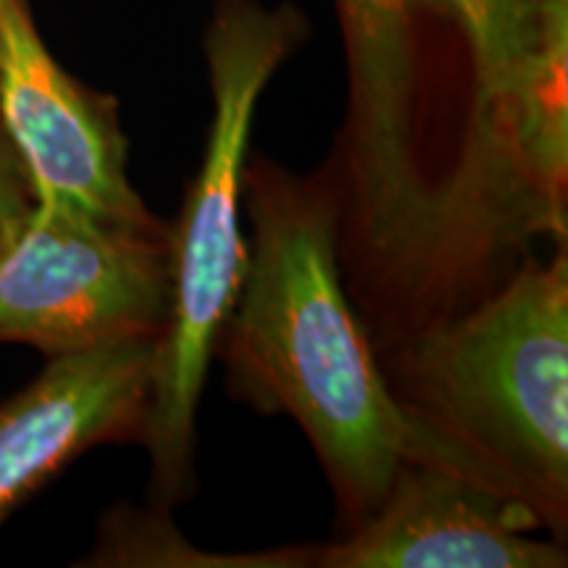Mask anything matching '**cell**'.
Listing matches in <instances>:
<instances>
[{"instance_id":"8","label":"cell","mask_w":568,"mask_h":568,"mask_svg":"<svg viewBox=\"0 0 568 568\" xmlns=\"http://www.w3.org/2000/svg\"><path fill=\"white\" fill-rule=\"evenodd\" d=\"M155 339L53 355L38 379L0 403V527L92 447L142 439Z\"/></svg>"},{"instance_id":"4","label":"cell","mask_w":568,"mask_h":568,"mask_svg":"<svg viewBox=\"0 0 568 568\" xmlns=\"http://www.w3.org/2000/svg\"><path fill=\"white\" fill-rule=\"evenodd\" d=\"M351 61V122L372 237L416 224L426 197L410 166L416 101V21L426 11L458 27L471 55V126L508 95L542 38L556 0H337Z\"/></svg>"},{"instance_id":"9","label":"cell","mask_w":568,"mask_h":568,"mask_svg":"<svg viewBox=\"0 0 568 568\" xmlns=\"http://www.w3.org/2000/svg\"><path fill=\"white\" fill-rule=\"evenodd\" d=\"M34 195L30 174H27L24 161L0 122V237L17 230L21 219L32 211Z\"/></svg>"},{"instance_id":"2","label":"cell","mask_w":568,"mask_h":568,"mask_svg":"<svg viewBox=\"0 0 568 568\" xmlns=\"http://www.w3.org/2000/svg\"><path fill=\"white\" fill-rule=\"evenodd\" d=\"M301 40L303 19L293 9H264L255 0H222L205 34L213 119L201 172L169 234L172 301L155 339L142 432L155 506L187 493L197 406L247 264L243 195L255 105Z\"/></svg>"},{"instance_id":"3","label":"cell","mask_w":568,"mask_h":568,"mask_svg":"<svg viewBox=\"0 0 568 568\" xmlns=\"http://www.w3.org/2000/svg\"><path fill=\"white\" fill-rule=\"evenodd\" d=\"M416 408L556 521L568 500V258L529 264L408 353Z\"/></svg>"},{"instance_id":"1","label":"cell","mask_w":568,"mask_h":568,"mask_svg":"<svg viewBox=\"0 0 568 568\" xmlns=\"http://www.w3.org/2000/svg\"><path fill=\"white\" fill-rule=\"evenodd\" d=\"M243 197L253 240L219 345L245 400L301 424L355 527L408 456L410 408L393 395L347 303L329 193L258 161Z\"/></svg>"},{"instance_id":"5","label":"cell","mask_w":568,"mask_h":568,"mask_svg":"<svg viewBox=\"0 0 568 568\" xmlns=\"http://www.w3.org/2000/svg\"><path fill=\"white\" fill-rule=\"evenodd\" d=\"M172 301L169 232L32 205L0 237V343L48 358L159 337Z\"/></svg>"},{"instance_id":"7","label":"cell","mask_w":568,"mask_h":568,"mask_svg":"<svg viewBox=\"0 0 568 568\" xmlns=\"http://www.w3.org/2000/svg\"><path fill=\"white\" fill-rule=\"evenodd\" d=\"M0 122L30 174L34 205L163 230L126 176L116 101L53 59L30 0H0Z\"/></svg>"},{"instance_id":"6","label":"cell","mask_w":568,"mask_h":568,"mask_svg":"<svg viewBox=\"0 0 568 568\" xmlns=\"http://www.w3.org/2000/svg\"><path fill=\"white\" fill-rule=\"evenodd\" d=\"M408 456L372 516L339 542L303 550L322 568H558L545 516L487 460L410 408Z\"/></svg>"}]
</instances>
